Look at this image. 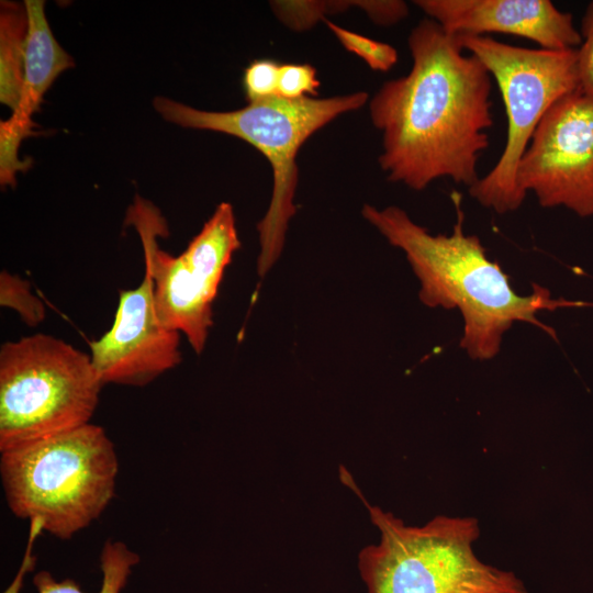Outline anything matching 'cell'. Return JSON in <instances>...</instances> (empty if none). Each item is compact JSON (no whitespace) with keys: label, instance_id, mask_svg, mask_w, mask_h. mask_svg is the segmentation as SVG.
I'll return each instance as SVG.
<instances>
[{"label":"cell","instance_id":"cell-8","mask_svg":"<svg viewBox=\"0 0 593 593\" xmlns=\"http://www.w3.org/2000/svg\"><path fill=\"white\" fill-rule=\"evenodd\" d=\"M125 222L141 237L160 321L182 333L197 354L202 353L225 268L240 247L233 206L220 203L179 256L159 248L157 237L168 234L167 224L147 200L137 195L127 209Z\"/></svg>","mask_w":593,"mask_h":593},{"label":"cell","instance_id":"cell-12","mask_svg":"<svg viewBox=\"0 0 593 593\" xmlns=\"http://www.w3.org/2000/svg\"><path fill=\"white\" fill-rule=\"evenodd\" d=\"M27 33L21 99L12 115L0 123V182L14 186L15 175L30 163L18 156L21 142L33 135V114L55 79L74 67L71 56L56 41L45 16L43 0H25Z\"/></svg>","mask_w":593,"mask_h":593},{"label":"cell","instance_id":"cell-14","mask_svg":"<svg viewBox=\"0 0 593 593\" xmlns=\"http://www.w3.org/2000/svg\"><path fill=\"white\" fill-rule=\"evenodd\" d=\"M0 7V101L13 112L23 86L27 13L24 3L1 1Z\"/></svg>","mask_w":593,"mask_h":593},{"label":"cell","instance_id":"cell-19","mask_svg":"<svg viewBox=\"0 0 593 593\" xmlns=\"http://www.w3.org/2000/svg\"><path fill=\"white\" fill-rule=\"evenodd\" d=\"M320 80L316 69L309 64L280 65L278 96L287 99H300L317 93Z\"/></svg>","mask_w":593,"mask_h":593},{"label":"cell","instance_id":"cell-17","mask_svg":"<svg viewBox=\"0 0 593 593\" xmlns=\"http://www.w3.org/2000/svg\"><path fill=\"white\" fill-rule=\"evenodd\" d=\"M0 304L16 311L29 326L42 323L45 317L44 304L31 291L30 282L7 270L0 275Z\"/></svg>","mask_w":593,"mask_h":593},{"label":"cell","instance_id":"cell-1","mask_svg":"<svg viewBox=\"0 0 593 593\" xmlns=\"http://www.w3.org/2000/svg\"><path fill=\"white\" fill-rule=\"evenodd\" d=\"M407 45L411 70L385 81L369 102L382 134L379 165L388 180L413 190L445 177L470 188L493 125L492 76L432 19L412 29Z\"/></svg>","mask_w":593,"mask_h":593},{"label":"cell","instance_id":"cell-3","mask_svg":"<svg viewBox=\"0 0 593 593\" xmlns=\"http://www.w3.org/2000/svg\"><path fill=\"white\" fill-rule=\"evenodd\" d=\"M115 448L94 424L1 452L10 511L40 532L69 539L97 519L114 496Z\"/></svg>","mask_w":593,"mask_h":593},{"label":"cell","instance_id":"cell-9","mask_svg":"<svg viewBox=\"0 0 593 593\" xmlns=\"http://www.w3.org/2000/svg\"><path fill=\"white\" fill-rule=\"evenodd\" d=\"M516 183L542 208L593 215V99L578 89L547 110L519 160Z\"/></svg>","mask_w":593,"mask_h":593},{"label":"cell","instance_id":"cell-5","mask_svg":"<svg viewBox=\"0 0 593 593\" xmlns=\"http://www.w3.org/2000/svg\"><path fill=\"white\" fill-rule=\"evenodd\" d=\"M343 475L381 534L378 545L359 553L369 593H527L513 572L477 558L472 549L480 533L475 518L437 516L421 527L406 526L393 514L371 506L349 473Z\"/></svg>","mask_w":593,"mask_h":593},{"label":"cell","instance_id":"cell-18","mask_svg":"<svg viewBox=\"0 0 593 593\" xmlns=\"http://www.w3.org/2000/svg\"><path fill=\"white\" fill-rule=\"evenodd\" d=\"M280 64L255 59L244 70L243 89L248 103L278 96Z\"/></svg>","mask_w":593,"mask_h":593},{"label":"cell","instance_id":"cell-10","mask_svg":"<svg viewBox=\"0 0 593 593\" xmlns=\"http://www.w3.org/2000/svg\"><path fill=\"white\" fill-rule=\"evenodd\" d=\"M180 334L160 321L145 270L136 288L120 291L113 324L89 343L90 358L103 385L144 387L181 362Z\"/></svg>","mask_w":593,"mask_h":593},{"label":"cell","instance_id":"cell-7","mask_svg":"<svg viewBox=\"0 0 593 593\" xmlns=\"http://www.w3.org/2000/svg\"><path fill=\"white\" fill-rule=\"evenodd\" d=\"M457 36L462 48L485 65L505 107L504 149L494 167L468 188L482 206L504 214L517 210L525 199L516 183V170L541 118L557 100L579 89L577 48L534 49L488 35Z\"/></svg>","mask_w":593,"mask_h":593},{"label":"cell","instance_id":"cell-11","mask_svg":"<svg viewBox=\"0 0 593 593\" xmlns=\"http://www.w3.org/2000/svg\"><path fill=\"white\" fill-rule=\"evenodd\" d=\"M414 4L454 35L510 34L550 51L582 43L572 14L549 0H416Z\"/></svg>","mask_w":593,"mask_h":593},{"label":"cell","instance_id":"cell-20","mask_svg":"<svg viewBox=\"0 0 593 593\" xmlns=\"http://www.w3.org/2000/svg\"><path fill=\"white\" fill-rule=\"evenodd\" d=\"M580 34L582 43L577 48L579 90L593 99V1L585 9Z\"/></svg>","mask_w":593,"mask_h":593},{"label":"cell","instance_id":"cell-15","mask_svg":"<svg viewBox=\"0 0 593 593\" xmlns=\"http://www.w3.org/2000/svg\"><path fill=\"white\" fill-rule=\"evenodd\" d=\"M369 0L357 1H271L270 7L277 18L293 31H305L318 21L325 19V14L345 11L351 7H358L365 12Z\"/></svg>","mask_w":593,"mask_h":593},{"label":"cell","instance_id":"cell-13","mask_svg":"<svg viewBox=\"0 0 593 593\" xmlns=\"http://www.w3.org/2000/svg\"><path fill=\"white\" fill-rule=\"evenodd\" d=\"M138 560L137 553L124 542L113 540L105 542L100 556L102 584L98 593H120L126 585L132 568ZM31 563H33V559L27 553L18 575L3 593H20L23 575L30 569ZM33 583L37 593H85L75 581L70 579L56 581L47 571L36 573Z\"/></svg>","mask_w":593,"mask_h":593},{"label":"cell","instance_id":"cell-16","mask_svg":"<svg viewBox=\"0 0 593 593\" xmlns=\"http://www.w3.org/2000/svg\"><path fill=\"white\" fill-rule=\"evenodd\" d=\"M323 21L345 49L363 59L372 70L388 71L396 64L398 52L390 44L344 29L326 18Z\"/></svg>","mask_w":593,"mask_h":593},{"label":"cell","instance_id":"cell-2","mask_svg":"<svg viewBox=\"0 0 593 593\" xmlns=\"http://www.w3.org/2000/svg\"><path fill=\"white\" fill-rule=\"evenodd\" d=\"M457 220L450 235H432L399 206L377 209L366 204L362 216L388 242L402 249L421 282L419 299L429 306L458 307L465 327L460 346L472 359L496 356L503 334L515 322L530 323L556 338L555 331L537 317L540 311L590 305L553 299L545 287L534 284L529 295L514 292L510 277L486 257L475 235H466L460 195L452 194Z\"/></svg>","mask_w":593,"mask_h":593},{"label":"cell","instance_id":"cell-6","mask_svg":"<svg viewBox=\"0 0 593 593\" xmlns=\"http://www.w3.org/2000/svg\"><path fill=\"white\" fill-rule=\"evenodd\" d=\"M102 382L90 355L34 334L0 349V451L90 423Z\"/></svg>","mask_w":593,"mask_h":593},{"label":"cell","instance_id":"cell-4","mask_svg":"<svg viewBox=\"0 0 593 593\" xmlns=\"http://www.w3.org/2000/svg\"><path fill=\"white\" fill-rule=\"evenodd\" d=\"M368 99L365 91L323 99L275 96L224 112L194 109L165 97L155 98L153 104L168 122L238 137L267 158L272 169V193L268 210L257 225L260 246L257 270L264 277L279 259L289 222L295 214L299 149L316 131L338 115L362 108Z\"/></svg>","mask_w":593,"mask_h":593}]
</instances>
